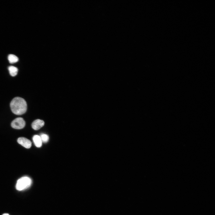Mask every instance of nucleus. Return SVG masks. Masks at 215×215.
<instances>
[{
    "label": "nucleus",
    "instance_id": "obj_1",
    "mask_svg": "<svg viewBox=\"0 0 215 215\" xmlns=\"http://www.w3.org/2000/svg\"><path fill=\"white\" fill-rule=\"evenodd\" d=\"M10 107L12 112L16 115H21L25 113L27 110V104L23 98L17 97L10 102Z\"/></svg>",
    "mask_w": 215,
    "mask_h": 215
},
{
    "label": "nucleus",
    "instance_id": "obj_2",
    "mask_svg": "<svg viewBox=\"0 0 215 215\" xmlns=\"http://www.w3.org/2000/svg\"><path fill=\"white\" fill-rule=\"evenodd\" d=\"M31 179L28 176H23L17 181L16 188L17 190L21 191L29 188L32 183Z\"/></svg>",
    "mask_w": 215,
    "mask_h": 215
},
{
    "label": "nucleus",
    "instance_id": "obj_3",
    "mask_svg": "<svg viewBox=\"0 0 215 215\" xmlns=\"http://www.w3.org/2000/svg\"><path fill=\"white\" fill-rule=\"evenodd\" d=\"M25 125V121L22 117L16 118L11 123V126L13 128L18 129L23 128Z\"/></svg>",
    "mask_w": 215,
    "mask_h": 215
},
{
    "label": "nucleus",
    "instance_id": "obj_4",
    "mask_svg": "<svg viewBox=\"0 0 215 215\" xmlns=\"http://www.w3.org/2000/svg\"><path fill=\"white\" fill-rule=\"evenodd\" d=\"M18 142L26 148H29L31 146V142L28 139L24 137L19 138L17 139Z\"/></svg>",
    "mask_w": 215,
    "mask_h": 215
},
{
    "label": "nucleus",
    "instance_id": "obj_5",
    "mask_svg": "<svg viewBox=\"0 0 215 215\" xmlns=\"http://www.w3.org/2000/svg\"><path fill=\"white\" fill-rule=\"evenodd\" d=\"M44 122L40 119H37L34 121L32 124V127L34 130H37L42 127L44 125Z\"/></svg>",
    "mask_w": 215,
    "mask_h": 215
},
{
    "label": "nucleus",
    "instance_id": "obj_6",
    "mask_svg": "<svg viewBox=\"0 0 215 215\" xmlns=\"http://www.w3.org/2000/svg\"><path fill=\"white\" fill-rule=\"evenodd\" d=\"M33 141L35 145L38 148H40L42 146V142L39 136L35 135L33 138Z\"/></svg>",
    "mask_w": 215,
    "mask_h": 215
},
{
    "label": "nucleus",
    "instance_id": "obj_7",
    "mask_svg": "<svg viewBox=\"0 0 215 215\" xmlns=\"http://www.w3.org/2000/svg\"><path fill=\"white\" fill-rule=\"evenodd\" d=\"M8 69L11 76H14L17 74L18 69L17 67L13 66H10L8 67Z\"/></svg>",
    "mask_w": 215,
    "mask_h": 215
},
{
    "label": "nucleus",
    "instance_id": "obj_8",
    "mask_svg": "<svg viewBox=\"0 0 215 215\" xmlns=\"http://www.w3.org/2000/svg\"><path fill=\"white\" fill-rule=\"evenodd\" d=\"M8 59L9 62L13 64L17 62L19 59L17 56L13 54H10L8 57Z\"/></svg>",
    "mask_w": 215,
    "mask_h": 215
},
{
    "label": "nucleus",
    "instance_id": "obj_9",
    "mask_svg": "<svg viewBox=\"0 0 215 215\" xmlns=\"http://www.w3.org/2000/svg\"><path fill=\"white\" fill-rule=\"evenodd\" d=\"M40 136L42 142L46 143L48 141L49 137L47 135L42 133L40 135Z\"/></svg>",
    "mask_w": 215,
    "mask_h": 215
},
{
    "label": "nucleus",
    "instance_id": "obj_10",
    "mask_svg": "<svg viewBox=\"0 0 215 215\" xmlns=\"http://www.w3.org/2000/svg\"><path fill=\"white\" fill-rule=\"evenodd\" d=\"M2 215H9L8 214L5 213V214H2Z\"/></svg>",
    "mask_w": 215,
    "mask_h": 215
}]
</instances>
